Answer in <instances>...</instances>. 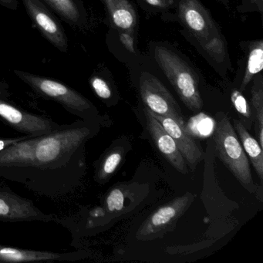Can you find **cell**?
<instances>
[{"mask_svg": "<svg viewBox=\"0 0 263 263\" xmlns=\"http://www.w3.org/2000/svg\"><path fill=\"white\" fill-rule=\"evenodd\" d=\"M263 69V41H255L250 45L247 67L241 82L240 91H243L255 75Z\"/></svg>", "mask_w": 263, "mask_h": 263, "instance_id": "obj_19", "label": "cell"}, {"mask_svg": "<svg viewBox=\"0 0 263 263\" xmlns=\"http://www.w3.org/2000/svg\"><path fill=\"white\" fill-rule=\"evenodd\" d=\"M146 2L154 7H164L165 6V1L164 0H146Z\"/></svg>", "mask_w": 263, "mask_h": 263, "instance_id": "obj_27", "label": "cell"}, {"mask_svg": "<svg viewBox=\"0 0 263 263\" xmlns=\"http://www.w3.org/2000/svg\"><path fill=\"white\" fill-rule=\"evenodd\" d=\"M124 148L111 146L95 163V181L98 184H105L115 175L124 158Z\"/></svg>", "mask_w": 263, "mask_h": 263, "instance_id": "obj_16", "label": "cell"}, {"mask_svg": "<svg viewBox=\"0 0 263 263\" xmlns=\"http://www.w3.org/2000/svg\"><path fill=\"white\" fill-rule=\"evenodd\" d=\"M20 80L44 99L58 103L71 115L81 120H99L98 110L91 101L70 86L51 78L23 70H13Z\"/></svg>", "mask_w": 263, "mask_h": 263, "instance_id": "obj_4", "label": "cell"}, {"mask_svg": "<svg viewBox=\"0 0 263 263\" xmlns=\"http://www.w3.org/2000/svg\"><path fill=\"white\" fill-rule=\"evenodd\" d=\"M0 120L23 135L36 137L53 132L60 124L53 120L30 113L0 98Z\"/></svg>", "mask_w": 263, "mask_h": 263, "instance_id": "obj_9", "label": "cell"}, {"mask_svg": "<svg viewBox=\"0 0 263 263\" xmlns=\"http://www.w3.org/2000/svg\"><path fill=\"white\" fill-rule=\"evenodd\" d=\"M0 5L10 10H16L19 7L18 0H0Z\"/></svg>", "mask_w": 263, "mask_h": 263, "instance_id": "obj_26", "label": "cell"}, {"mask_svg": "<svg viewBox=\"0 0 263 263\" xmlns=\"http://www.w3.org/2000/svg\"><path fill=\"white\" fill-rule=\"evenodd\" d=\"M89 82L92 90L100 99L108 101L111 98V89L104 78L98 75H93L89 80Z\"/></svg>", "mask_w": 263, "mask_h": 263, "instance_id": "obj_22", "label": "cell"}, {"mask_svg": "<svg viewBox=\"0 0 263 263\" xmlns=\"http://www.w3.org/2000/svg\"><path fill=\"white\" fill-rule=\"evenodd\" d=\"M63 21L71 27H81L85 23L86 12L81 0H42Z\"/></svg>", "mask_w": 263, "mask_h": 263, "instance_id": "obj_14", "label": "cell"}, {"mask_svg": "<svg viewBox=\"0 0 263 263\" xmlns=\"http://www.w3.org/2000/svg\"><path fill=\"white\" fill-rule=\"evenodd\" d=\"M147 130L155 145L167 161L180 173L189 172L185 160L183 158L178 145L172 137L166 132L161 123L153 117L147 107L144 109Z\"/></svg>", "mask_w": 263, "mask_h": 263, "instance_id": "obj_11", "label": "cell"}, {"mask_svg": "<svg viewBox=\"0 0 263 263\" xmlns=\"http://www.w3.org/2000/svg\"><path fill=\"white\" fill-rule=\"evenodd\" d=\"M155 58L184 105L198 111L203 107L196 74L176 53L162 46L155 49Z\"/></svg>", "mask_w": 263, "mask_h": 263, "instance_id": "obj_5", "label": "cell"}, {"mask_svg": "<svg viewBox=\"0 0 263 263\" xmlns=\"http://www.w3.org/2000/svg\"><path fill=\"white\" fill-rule=\"evenodd\" d=\"M252 114L254 117V124H255V135L257 141L259 143L260 146L263 147V89L261 79L259 84L254 83L252 90Z\"/></svg>", "mask_w": 263, "mask_h": 263, "instance_id": "obj_20", "label": "cell"}, {"mask_svg": "<svg viewBox=\"0 0 263 263\" xmlns=\"http://www.w3.org/2000/svg\"><path fill=\"white\" fill-rule=\"evenodd\" d=\"M215 120L216 124L212 135L216 155L245 189L255 193L258 185L254 182L249 159L232 123L222 112L216 114Z\"/></svg>", "mask_w": 263, "mask_h": 263, "instance_id": "obj_2", "label": "cell"}, {"mask_svg": "<svg viewBox=\"0 0 263 263\" xmlns=\"http://www.w3.org/2000/svg\"><path fill=\"white\" fill-rule=\"evenodd\" d=\"M231 101L236 111L241 117V121L246 129L251 128L254 123L253 114L252 108L240 90H233L231 93Z\"/></svg>", "mask_w": 263, "mask_h": 263, "instance_id": "obj_21", "label": "cell"}, {"mask_svg": "<svg viewBox=\"0 0 263 263\" xmlns=\"http://www.w3.org/2000/svg\"><path fill=\"white\" fill-rule=\"evenodd\" d=\"M218 2L221 3V4L224 6V7H229V0H218Z\"/></svg>", "mask_w": 263, "mask_h": 263, "instance_id": "obj_29", "label": "cell"}, {"mask_svg": "<svg viewBox=\"0 0 263 263\" xmlns=\"http://www.w3.org/2000/svg\"><path fill=\"white\" fill-rule=\"evenodd\" d=\"M32 22L46 40L62 53L69 50V41L61 21L42 0H22Z\"/></svg>", "mask_w": 263, "mask_h": 263, "instance_id": "obj_10", "label": "cell"}, {"mask_svg": "<svg viewBox=\"0 0 263 263\" xmlns=\"http://www.w3.org/2000/svg\"><path fill=\"white\" fill-rule=\"evenodd\" d=\"M83 258L81 251L58 252L52 251L33 250L11 247L0 244L1 262H29V261H73Z\"/></svg>", "mask_w": 263, "mask_h": 263, "instance_id": "obj_12", "label": "cell"}, {"mask_svg": "<svg viewBox=\"0 0 263 263\" xmlns=\"http://www.w3.org/2000/svg\"><path fill=\"white\" fill-rule=\"evenodd\" d=\"M195 198L193 194L186 192L158 208L140 226L136 238L141 241H152L173 230Z\"/></svg>", "mask_w": 263, "mask_h": 263, "instance_id": "obj_6", "label": "cell"}, {"mask_svg": "<svg viewBox=\"0 0 263 263\" xmlns=\"http://www.w3.org/2000/svg\"><path fill=\"white\" fill-rule=\"evenodd\" d=\"M139 90L144 105L151 111L169 117L184 127L185 122L179 105L158 78L147 72L141 73Z\"/></svg>", "mask_w": 263, "mask_h": 263, "instance_id": "obj_7", "label": "cell"}, {"mask_svg": "<svg viewBox=\"0 0 263 263\" xmlns=\"http://www.w3.org/2000/svg\"><path fill=\"white\" fill-rule=\"evenodd\" d=\"M151 113L161 123L166 132L175 140L181 155L189 164L191 170H195V167L204 159V157L202 148L198 145L195 138L187 135L184 130V127H181L172 118L155 115L152 111Z\"/></svg>", "mask_w": 263, "mask_h": 263, "instance_id": "obj_13", "label": "cell"}, {"mask_svg": "<svg viewBox=\"0 0 263 263\" xmlns=\"http://www.w3.org/2000/svg\"><path fill=\"white\" fill-rule=\"evenodd\" d=\"M233 127L236 132L241 146L244 149L247 158L250 160L255 172L261 181L263 179V153L262 147L259 143L248 132L244 124L240 121L233 119Z\"/></svg>", "mask_w": 263, "mask_h": 263, "instance_id": "obj_15", "label": "cell"}, {"mask_svg": "<svg viewBox=\"0 0 263 263\" xmlns=\"http://www.w3.org/2000/svg\"><path fill=\"white\" fill-rule=\"evenodd\" d=\"M252 4H255L258 8V11L260 13H262L263 12V0H251Z\"/></svg>", "mask_w": 263, "mask_h": 263, "instance_id": "obj_28", "label": "cell"}, {"mask_svg": "<svg viewBox=\"0 0 263 263\" xmlns=\"http://www.w3.org/2000/svg\"><path fill=\"white\" fill-rule=\"evenodd\" d=\"M120 40L123 45L125 47V48L128 50L130 53H135V48H134V39L129 33H122L120 36Z\"/></svg>", "mask_w": 263, "mask_h": 263, "instance_id": "obj_24", "label": "cell"}, {"mask_svg": "<svg viewBox=\"0 0 263 263\" xmlns=\"http://www.w3.org/2000/svg\"><path fill=\"white\" fill-rule=\"evenodd\" d=\"M55 220L54 215L43 212L32 200L18 195L8 186H0L1 222H50Z\"/></svg>", "mask_w": 263, "mask_h": 263, "instance_id": "obj_8", "label": "cell"}, {"mask_svg": "<svg viewBox=\"0 0 263 263\" xmlns=\"http://www.w3.org/2000/svg\"><path fill=\"white\" fill-rule=\"evenodd\" d=\"M181 22L203 50L215 62L227 58V44L219 28L199 0H181L178 6Z\"/></svg>", "mask_w": 263, "mask_h": 263, "instance_id": "obj_3", "label": "cell"}, {"mask_svg": "<svg viewBox=\"0 0 263 263\" xmlns=\"http://www.w3.org/2000/svg\"><path fill=\"white\" fill-rule=\"evenodd\" d=\"M11 97V92L10 90V86L6 82L5 80L0 76V98L9 100Z\"/></svg>", "mask_w": 263, "mask_h": 263, "instance_id": "obj_25", "label": "cell"}, {"mask_svg": "<svg viewBox=\"0 0 263 263\" xmlns=\"http://www.w3.org/2000/svg\"><path fill=\"white\" fill-rule=\"evenodd\" d=\"M216 121L212 117L201 112L184 123V130L196 139H206L213 135Z\"/></svg>", "mask_w": 263, "mask_h": 263, "instance_id": "obj_18", "label": "cell"}, {"mask_svg": "<svg viewBox=\"0 0 263 263\" xmlns=\"http://www.w3.org/2000/svg\"><path fill=\"white\" fill-rule=\"evenodd\" d=\"M30 137L32 136L22 135V136L15 137V138H0V152L7 148L9 146L14 144V143L22 141V140L27 139V138H30Z\"/></svg>", "mask_w": 263, "mask_h": 263, "instance_id": "obj_23", "label": "cell"}, {"mask_svg": "<svg viewBox=\"0 0 263 263\" xmlns=\"http://www.w3.org/2000/svg\"><path fill=\"white\" fill-rule=\"evenodd\" d=\"M115 27L124 31H133L137 18L128 0H103Z\"/></svg>", "mask_w": 263, "mask_h": 263, "instance_id": "obj_17", "label": "cell"}, {"mask_svg": "<svg viewBox=\"0 0 263 263\" xmlns=\"http://www.w3.org/2000/svg\"><path fill=\"white\" fill-rule=\"evenodd\" d=\"M99 126V120H79L14 143L0 152V178L41 196L70 195L85 174L86 144Z\"/></svg>", "mask_w": 263, "mask_h": 263, "instance_id": "obj_1", "label": "cell"}]
</instances>
